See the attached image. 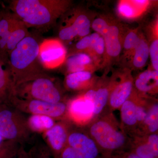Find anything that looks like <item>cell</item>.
Instances as JSON below:
<instances>
[{
	"instance_id": "obj_1",
	"label": "cell",
	"mask_w": 158,
	"mask_h": 158,
	"mask_svg": "<svg viewBox=\"0 0 158 158\" xmlns=\"http://www.w3.org/2000/svg\"><path fill=\"white\" fill-rule=\"evenodd\" d=\"M71 4L67 0H13L9 8L28 28L43 31L54 25Z\"/></svg>"
},
{
	"instance_id": "obj_2",
	"label": "cell",
	"mask_w": 158,
	"mask_h": 158,
	"mask_svg": "<svg viewBox=\"0 0 158 158\" xmlns=\"http://www.w3.org/2000/svg\"><path fill=\"white\" fill-rule=\"evenodd\" d=\"M40 42L37 37L30 34L9 54V66L15 87L49 76L46 73L38 59Z\"/></svg>"
},
{
	"instance_id": "obj_3",
	"label": "cell",
	"mask_w": 158,
	"mask_h": 158,
	"mask_svg": "<svg viewBox=\"0 0 158 158\" xmlns=\"http://www.w3.org/2000/svg\"><path fill=\"white\" fill-rule=\"evenodd\" d=\"M84 127L103 158L128 149L131 138L122 129L113 112H105Z\"/></svg>"
},
{
	"instance_id": "obj_4",
	"label": "cell",
	"mask_w": 158,
	"mask_h": 158,
	"mask_svg": "<svg viewBox=\"0 0 158 158\" xmlns=\"http://www.w3.org/2000/svg\"><path fill=\"white\" fill-rule=\"evenodd\" d=\"M32 135L24 113L11 106L0 107V135L4 140L24 145Z\"/></svg>"
},
{
	"instance_id": "obj_5",
	"label": "cell",
	"mask_w": 158,
	"mask_h": 158,
	"mask_svg": "<svg viewBox=\"0 0 158 158\" xmlns=\"http://www.w3.org/2000/svg\"><path fill=\"white\" fill-rule=\"evenodd\" d=\"M15 91L17 97L24 99L51 103L64 101L62 91L50 76L21 84L15 87Z\"/></svg>"
},
{
	"instance_id": "obj_6",
	"label": "cell",
	"mask_w": 158,
	"mask_h": 158,
	"mask_svg": "<svg viewBox=\"0 0 158 158\" xmlns=\"http://www.w3.org/2000/svg\"><path fill=\"white\" fill-rule=\"evenodd\" d=\"M56 158H103L98 147L84 127L73 124L67 144Z\"/></svg>"
},
{
	"instance_id": "obj_7",
	"label": "cell",
	"mask_w": 158,
	"mask_h": 158,
	"mask_svg": "<svg viewBox=\"0 0 158 158\" xmlns=\"http://www.w3.org/2000/svg\"><path fill=\"white\" fill-rule=\"evenodd\" d=\"M11 105L24 114L44 115L58 121L67 118V102L51 103L37 100L24 99L15 96L11 99Z\"/></svg>"
},
{
	"instance_id": "obj_8",
	"label": "cell",
	"mask_w": 158,
	"mask_h": 158,
	"mask_svg": "<svg viewBox=\"0 0 158 158\" xmlns=\"http://www.w3.org/2000/svg\"><path fill=\"white\" fill-rule=\"evenodd\" d=\"M67 51L62 41L58 39H46L40 42L38 59L43 68L53 69L65 62Z\"/></svg>"
},
{
	"instance_id": "obj_9",
	"label": "cell",
	"mask_w": 158,
	"mask_h": 158,
	"mask_svg": "<svg viewBox=\"0 0 158 158\" xmlns=\"http://www.w3.org/2000/svg\"><path fill=\"white\" fill-rule=\"evenodd\" d=\"M73 123L68 118L58 120L51 128L43 133L45 144L53 158H57L64 149Z\"/></svg>"
},
{
	"instance_id": "obj_10",
	"label": "cell",
	"mask_w": 158,
	"mask_h": 158,
	"mask_svg": "<svg viewBox=\"0 0 158 158\" xmlns=\"http://www.w3.org/2000/svg\"><path fill=\"white\" fill-rule=\"evenodd\" d=\"M67 118L75 125L85 127L93 119V102L83 94L67 102Z\"/></svg>"
},
{
	"instance_id": "obj_11",
	"label": "cell",
	"mask_w": 158,
	"mask_h": 158,
	"mask_svg": "<svg viewBox=\"0 0 158 158\" xmlns=\"http://www.w3.org/2000/svg\"><path fill=\"white\" fill-rule=\"evenodd\" d=\"M114 85L109 97L106 112L119 110L131 96L134 89V80L129 72L122 74Z\"/></svg>"
},
{
	"instance_id": "obj_12",
	"label": "cell",
	"mask_w": 158,
	"mask_h": 158,
	"mask_svg": "<svg viewBox=\"0 0 158 158\" xmlns=\"http://www.w3.org/2000/svg\"><path fill=\"white\" fill-rule=\"evenodd\" d=\"M139 93L134 88L132 93L119 109L121 117L120 126L130 138L136 135L138 130L136 107Z\"/></svg>"
},
{
	"instance_id": "obj_13",
	"label": "cell",
	"mask_w": 158,
	"mask_h": 158,
	"mask_svg": "<svg viewBox=\"0 0 158 158\" xmlns=\"http://www.w3.org/2000/svg\"><path fill=\"white\" fill-rule=\"evenodd\" d=\"M117 81L116 77L108 80L103 79L96 81L94 85V95L93 120L106 112L110 94Z\"/></svg>"
},
{
	"instance_id": "obj_14",
	"label": "cell",
	"mask_w": 158,
	"mask_h": 158,
	"mask_svg": "<svg viewBox=\"0 0 158 158\" xmlns=\"http://www.w3.org/2000/svg\"><path fill=\"white\" fill-rule=\"evenodd\" d=\"M28 28L20 20L6 36L0 38V55H9L20 41L30 35Z\"/></svg>"
},
{
	"instance_id": "obj_15",
	"label": "cell",
	"mask_w": 158,
	"mask_h": 158,
	"mask_svg": "<svg viewBox=\"0 0 158 158\" xmlns=\"http://www.w3.org/2000/svg\"><path fill=\"white\" fill-rule=\"evenodd\" d=\"M5 63L0 59V107L11 106V99L16 96L10 67L3 68Z\"/></svg>"
},
{
	"instance_id": "obj_16",
	"label": "cell",
	"mask_w": 158,
	"mask_h": 158,
	"mask_svg": "<svg viewBox=\"0 0 158 158\" xmlns=\"http://www.w3.org/2000/svg\"><path fill=\"white\" fill-rule=\"evenodd\" d=\"M96 81L91 72H78L68 74L64 85L66 89L71 91H85L92 87Z\"/></svg>"
},
{
	"instance_id": "obj_17",
	"label": "cell",
	"mask_w": 158,
	"mask_h": 158,
	"mask_svg": "<svg viewBox=\"0 0 158 158\" xmlns=\"http://www.w3.org/2000/svg\"><path fill=\"white\" fill-rule=\"evenodd\" d=\"M121 33L119 27L110 24L107 33L104 36L105 43L106 59H113L120 54L122 48Z\"/></svg>"
},
{
	"instance_id": "obj_18",
	"label": "cell",
	"mask_w": 158,
	"mask_h": 158,
	"mask_svg": "<svg viewBox=\"0 0 158 158\" xmlns=\"http://www.w3.org/2000/svg\"><path fill=\"white\" fill-rule=\"evenodd\" d=\"M158 71L148 69L141 73L134 81V88L140 94L157 93Z\"/></svg>"
},
{
	"instance_id": "obj_19",
	"label": "cell",
	"mask_w": 158,
	"mask_h": 158,
	"mask_svg": "<svg viewBox=\"0 0 158 158\" xmlns=\"http://www.w3.org/2000/svg\"><path fill=\"white\" fill-rule=\"evenodd\" d=\"M158 104L157 102L152 101L145 119L138 129L135 135L158 133Z\"/></svg>"
},
{
	"instance_id": "obj_20",
	"label": "cell",
	"mask_w": 158,
	"mask_h": 158,
	"mask_svg": "<svg viewBox=\"0 0 158 158\" xmlns=\"http://www.w3.org/2000/svg\"><path fill=\"white\" fill-rule=\"evenodd\" d=\"M68 74L81 71H90L93 69L91 66L92 59L90 55L78 53L70 56L66 59Z\"/></svg>"
},
{
	"instance_id": "obj_21",
	"label": "cell",
	"mask_w": 158,
	"mask_h": 158,
	"mask_svg": "<svg viewBox=\"0 0 158 158\" xmlns=\"http://www.w3.org/2000/svg\"><path fill=\"white\" fill-rule=\"evenodd\" d=\"M27 122L32 133H43L53 126L56 120L44 115H31L27 118Z\"/></svg>"
},
{
	"instance_id": "obj_22",
	"label": "cell",
	"mask_w": 158,
	"mask_h": 158,
	"mask_svg": "<svg viewBox=\"0 0 158 158\" xmlns=\"http://www.w3.org/2000/svg\"><path fill=\"white\" fill-rule=\"evenodd\" d=\"M129 150L141 158H158L142 135H138L131 137Z\"/></svg>"
},
{
	"instance_id": "obj_23",
	"label": "cell",
	"mask_w": 158,
	"mask_h": 158,
	"mask_svg": "<svg viewBox=\"0 0 158 158\" xmlns=\"http://www.w3.org/2000/svg\"><path fill=\"white\" fill-rule=\"evenodd\" d=\"M149 57V45L145 40L141 37L134 51L133 64L134 67L138 69L144 67Z\"/></svg>"
},
{
	"instance_id": "obj_24",
	"label": "cell",
	"mask_w": 158,
	"mask_h": 158,
	"mask_svg": "<svg viewBox=\"0 0 158 158\" xmlns=\"http://www.w3.org/2000/svg\"><path fill=\"white\" fill-rule=\"evenodd\" d=\"M77 31L78 37H83L88 36L90 32V20L84 14L75 15L70 21Z\"/></svg>"
},
{
	"instance_id": "obj_25",
	"label": "cell",
	"mask_w": 158,
	"mask_h": 158,
	"mask_svg": "<svg viewBox=\"0 0 158 158\" xmlns=\"http://www.w3.org/2000/svg\"><path fill=\"white\" fill-rule=\"evenodd\" d=\"M21 145L14 141H3L0 144V158H14L18 152Z\"/></svg>"
},
{
	"instance_id": "obj_26",
	"label": "cell",
	"mask_w": 158,
	"mask_h": 158,
	"mask_svg": "<svg viewBox=\"0 0 158 158\" xmlns=\"http://www.w3.org/2000/svg\"><path fill=\"white\" fill-rule=\"evenodd\" d=\"M140 37H141L135 31L129 32L125 37L123 43L125 50L127 52L134 51L140 40Z\"/></svg>"
},
{
	"instance_id": "obj_27",
	"label": "cell",
	"mask_w": 158,
	"mask_h": 158,
	"mask_svg": "<svg viewBox=\"0 0 158 158\" xmlns=\"http://www.w3.org/2000/svg\"><path fill=\"white\" fill-rule=\"evenodd\" d=\"M77 35V31L70 22L67 23L59 31V39L63 41H68L72 40Z\"/></svg>"
},
{
	"instance_id": "obj_28",
	"label": "cell",
	"mask_w": 158,
	"mask_h": 158,
	"mask_svg": "<svg viewBox=\"0 0 158 158\" xmlns=\"http://www.w3.org/2000/svg\"><path fill=\"white\" fill-rule=\"evenodd\" d=\"M110 26V24L101 18H98L94 19L91 24L92 29L102 37L107 32Z\"/></svg>"
},
{
	"instance_id": "obj_29",
	"label": "cell",
	"mask_w": 158,
	"mask_h": 158,
	"mask_svg": "<svg viewBox=\"0 0 158 158\" xmlns=\"http://www.w3.org/2000/svg\"><path fill=\"white\" fill-rule=\"evenodd\" d=\"M34 158H52L45 143H38L31 149Z\"/></svg>"
},
{
	"instance_id": "obj_30",
	"label": "cell",
	"mask_w": 158,
	"mask_h": 158,
	"mask_svg": "<svg viewBox=\"0 0 158 158\" xmlns=\"http://www.w3.org/2000/svg\"><path fill=\"white\" fill-rule=\"evenodd\" d=\"M149 56L154 70L158 71V40H154L149 46Z\"/></svg>"
},
{
	"instance_id": "obj_31",
	"label": "cell",
	"mask_w": 158,
	"mask_h": 158,
	"mask_svg": "<svg viewBox=\"0 0 158 158\" xmlns=\"http://www.w3.org/2000/svg\"><path fill=\"white\" fill-rule=\"evenodd\" d=\"M144 141L149 145L156 156L158 157V133L142 135Z\"/></svg>"
},
{
	"instance_id": "obj_32",
	"label": "cell",
	"mask_w": 158,
	"mask_h": 158,
	"mask_svg": "<svg viewBox=\"0 0 158 158\" xmlns=\"http://www.w3.org/2000/svg\"><path fill=\"white\" fill-rule=\"evenodd\" d=\"M105 43L103 37L100 36L97 40L96 43L94 46L93 48L90 51L91 55L101 56L105 54Z\"/></svg>"
},
{
	"instance_id": "obj_33",
	"label": "cell",
	"mask_w": 158,
	"mask_h": 158,
	"mask_svg": "<svg viewBox=\"0 0 158 158\" xmlns=\"http://www.w3.org/2000/svg\"><path fill=\"white\" fill-rule=\"evenodd\" d=\"M90 45V40L89 35L82 38L77 43L75 48L77 50L82 51L88 50Z\"/></svg>"
},
{
	"instance_id": "obj_34",
	"label": "cell",
	"mask_w": 158,
	"mask_h": 158,
	"mask_svg": "<svg viewBox=\"0 0 158 158\" xmlns=\"http://www.w3.org/2000/svg\"><path fill=\"white\" fill-rule=\"evenodd\" d=\"M112 156L116 158H141L129 150H123L114 154Z\"/></svg>"
},
{
	"instance_id": "obj_35",
	"label": "cell",
	"mask_w": 158,
	"mask_h": 158,
	"mask_svg": "<svg viewBox=\"0 0 158 158\" xmlns=\"http://www.w3.org/2000/svg\"><path fill=\"white\" fill-rule=\"evenodd\" d=\"M13 158H34V157L31 149L30 151H27L24 145H21L17 154Z\"/></svg>"
},
{
	"instance_id": "obj_36",
	"label": "cell",
	"mask_w": 158,
	"mask_h": 158,
	"mask_svg": "<svg viewBox=\"0 0 158 158\" xmlns=\"http://www.w3.org/2000/svg\"><path fill=\"white\" fill-rule=\"evenodd\" d=\"M4 141H5V140H4V138H3L0 135V144H1V143Z\"/></svg>"
},
{
	"instance_id": "obj_37",
	"label": "cell",
	"mask_w": 158,
	"mask_h": 158,
	"mask_svg": "<svg viewBox=\"0 0 158 158\" xmlns=\"http://www.w3.org/2000/svg\"><path fill=\"white\" fill-rule=\"evenodd\" d=\"M109 158H116L114 157L111 156V157H110Z\"/></svg>"
}]
</instances>
